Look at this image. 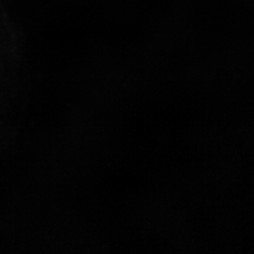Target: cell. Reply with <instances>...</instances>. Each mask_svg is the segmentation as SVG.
<instances>
[]
</instances>
